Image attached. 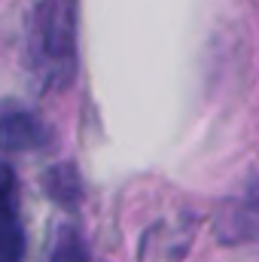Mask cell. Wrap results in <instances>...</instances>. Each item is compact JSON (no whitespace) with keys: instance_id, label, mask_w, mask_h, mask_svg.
Segmentation results:
<instances>
[{"instance_id":"obj_1","label":"cell","mask_w":259,"mask_h":262,"mask_svg":"<svg viewBox=\"0 0 259 262\" xmlns=\"http://www.w3.org/2000/svg\"><path fill=\"white\" fill-rule=\"evenodd\" d=\"M76 0H40L34 12V46L49 73H64V79L76 58Z\"/></svg>"},{"instance_id":"obj_2","label":"cell","mask_w":259,"mask_h":262,"mask_svg":"<svg viewBox=\"0 0 259 262\" xmlns=\"http://www.w3.org/2000/svg\"><path fill=\"white\" fill-rule=\"evenodd\" d=\"M49 131L43 122L31 113L9 110L0 113V149L3 152H25V149H40L46 143Z\"/></svg>"},{"instance_id":"obj_3","label":"cell","mask_w":259,"mask_h":262,"mask_svg":"<svg viewBox=\"0 0 259 262\" xmlns=\"http://www.w3.org/2000/svg\"><path fill=\"white\" fill-rule=\"evenodd\" d=\"M43 189L52 201H58L61 207H76L82 198V183L73 165H55L43 174Z\"/></svg>"},{"instance_id":"obj_4","label":"cell","mask_w":259,"mask_h":262,"mask_svg":"<svg viewBox=\"0 0 259 262\" xmlns=\"http://www.w3.org/2000/svg\"><path fill=\"white\" fill-rule=\"evenodd\" d=\"M49 262H89V250H85L82 238H79L70 226H64V229L58 232V238H55V244H52Z\"/></svg>"},{"instance_id":"obj_5","label":"cell","mask_w":259,"mask_h":262,"mask_svg":"<svg viewBox=\"0 0 259 262\" xmlns=\"http://www.w3.org/2000/svg\"><path fill=\"white\" fill-rule=\"evenodd\" d=\"M0 262H25V232L15 220L0 223Z\"/></svg>"},{"instance_id":"obj_6","label":"cell","mask_w":259,"mask_h":262,"mask_svg":"<svg viewBox=\"0 0 259 262\" xmlns=\"http://www.w3.org/2000/svg\"><path fill=\"white\" fill-rule=\"evenodd\" d=\"M235 229L241 238H259V183L244 198V207L235 220Z\"/></svg>"}]
</instances>
